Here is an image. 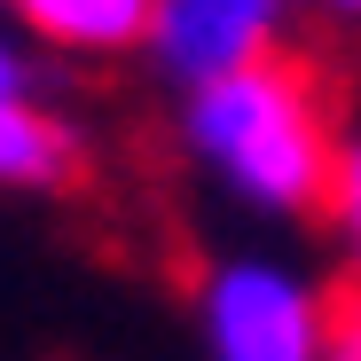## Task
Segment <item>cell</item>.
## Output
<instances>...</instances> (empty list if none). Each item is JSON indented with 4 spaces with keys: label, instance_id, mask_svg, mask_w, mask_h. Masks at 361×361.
I'll return each mask as SVG.
<instances>
[{
    "label": "cell",
    "instance_id": "obj_1",
    "mask_svg": "<svg viewBox=\"0 0 361 361\" xmlns=\"http://www.w3.org/2000/svg\"><path fill=\"white\" fill-rule=\"evenodd\" d=\"M180 149L259 220H307L314 204H330L338 142L307 71H290L283 55L180 94Z\"/></svg>",
    "mask_w": 361,
    "mask_h": 361
},
{
    "label": "cell",
    "instance_id": "obj_2",
    "mask_svg": "<svg viewBox=\"0 0 361 361\" xmlns=\"http://www.w3.org/2000/svg\"><path fill=\"white\" fill-rule=\"evenodd\" d=\"M338 307L330 290L275 252H228L197 283L204 361H330Z\"/></svg>",
    "mask_w": 361,
    "mask_h": 361
},
{
    "label": "cell",
    "instance_id": "obj_3",
    "mask_svg": "<svg viewBox=\"0 0 361 361\" xmlns=\"http://www.w3.org/2000/svg\"><path fill=\"white\" fill-rule=\"evenodd\" d=\"M283 8H290V0H157V24H149V47L142 55L157 63L165 87L197 94L212 79L275 63Z\"/></svg>",
    "mask_w": 361,
    "mask_h": 361
},
{
    "label": "cell",
    "instance_id": "obj_4",
    "mask_svg": "<svg viewBox=\"0 0 361 361\" xmlns=\"http://www.w3.org/2000/svg\"><path fill=\"white\" fill-rule=\"evenodd\" d=\"M8 16H16L32 39H47V47L126 55V47H149L157 0H8Z\"/></svg>",
    "mask_w": 361,
    "mask_h": 361
},
{
    "label": "cell",
    "instance_id": "obj_5",
    "mask_svg": "<svg viewBox=\"0 0 361 361\" xmlns=\"http://www.w3.org/2000/svg\"><path fill=\"white\" fill-rule=\"evenodd\" d=\"M71 165V134L32 102H0V189H47Z\"/></svg>",
    "mask_w": 361,
    "mask_h": 361
},
{
    "label": "cell",
    "instance_id": "obj_6",
    "mask_svg": "<svg viewBox=\"0 0 361 361\" xmlns=\"http://www.w3.org/2000/svg\"><path fill=\"white\" fill-rule=\"evenodd\" d=\"M330 228H338V244L361 275V134L338 142V173H330Z\"/></svg>",
    "mask_w": 361,
    "mask_h": 361
},
{
    "label": "cell",
    "instance_id": "obj_7",
    "mask_svg": "<svg viewBox=\"0 0 361 361\" xmlns=\"http://www.w3.org/2000/svg\"><path fill=\"white\" fill-rule=\"evenodd\" d=\"M0 102H32V55L8 24H0Z\"/></svg>",
    "mask_w": 361,
    "mask_h": 361
},
{
    "label": "cell",
    "instance_id": "obj_8",
    "mask_svg": "<svg viewBox=\"0 0 361 361\" xmlns=\"http://www.w3.org/2000/svg\"><path fill=\"white\" fill-rule=\"evenodd\" d=\"M330 361H361V307L338 314V338H330Z\"/></svg>",
    "mask_w": 361,
    "mask_h": 361
},
{
    "label": "cell",
    "instance_id": "obj_9",
    "mask_svg": "<svg viewBox=\"0 0 361 361\" xmlns=\"http://www.w3.org/2000/svg\"><path fill=\"white\" fill-rule=\"evenodd\" d=\"M322 8H338V16H361V0H322Z\"/></svg>",
    "mask_w": 361,
    "mask_h": 361
},
{
    "label": "cell",
    "instance_id": "obj_10",
    "mask_svg": "<svg viewBox=\"0 0 361 361\" xmlns=\"http://www.w3.org/2000/svg\"><path fill=\"white\" fill-rule=\"evenodd\" d=\"M0 8H8V0H0Z\"/></svg>",
    "mask_w": 361,
    "mask_h": 361
}]
</instances>
